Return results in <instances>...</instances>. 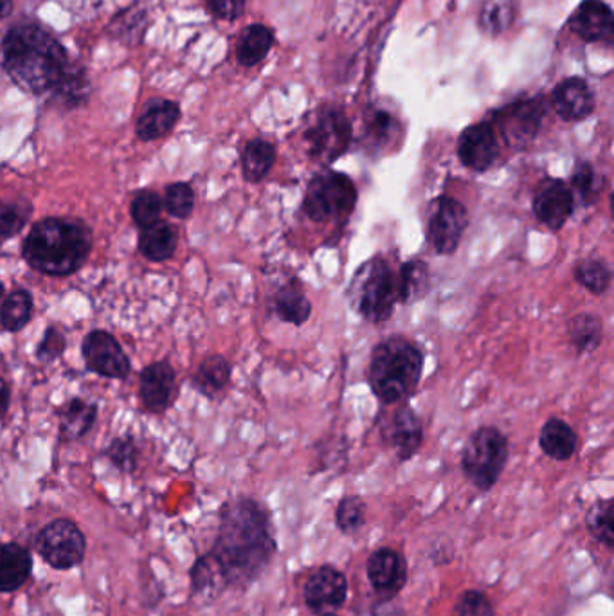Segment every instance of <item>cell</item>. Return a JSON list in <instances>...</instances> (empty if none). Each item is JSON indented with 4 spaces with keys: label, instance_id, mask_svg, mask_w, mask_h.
<instances>
[{
    "label": "cell",
    "instance_id": "obj_1",
    "mask_svg": "<svg viewBox=\"0 0 614 616\" xmlns=\"http://www.w3.org/2000/svg\"><path fill=\"white\" fill-rule=\"evenodd\" d=\"M276 553V539L268 508L254 500H235L221 508L217 559L227 586H249L262 575Z\"/></svg>",
    "mask_w": 614,
    "mask_h": 616
},
{
    "label": "cell",
    "instance_id": "obj_2",
    "mask_svg": "<svg viewBox=\"0 0 614 616\" xmlns=\"http://www.w3.org/2000/svg\"><path fill=\"white\" fill-rule=\"evenodd\" d=\"M2 64L13 83L30 94L55 91L69 67L60 42L36 24L16 25L5 35Z\"/></svg>",
    "mask_w": 614,
    "mask_h": 616
},
{
    "label": "cell",
    "instance_id": "obj_3",
    "mask_svg": "<svg viewBox=\"0 0 614 616\" xmlns=\"http://www.w3.org/2000/svg\"><path fill=\"white\" fill-rule=\"evenodd\" d=\"M91 249L92 233L83 222L49 216L33 224L22 244V256L35 271L64 278L81 269Z\"/></svg>",
    "mask_w": 614,
    "mask_h": 616
},
{
    "label": "cell",
    "instance_id": "obj_4",
    "mask_svg": "<svg viewBox=\"0 0 614 616\" xmlns=\"http://www.w3.org/2000/svg\"><path fill=\"white\" fill-rule=\"evenodd\" d=\"M423 351L403 336H389L372 351L368 384L378 401L391 406L406 401L417 391L423 371Z\"/></svg>",
    "mask_w": 614,
    "mask_h": 616
},
{
    "label": "cell",
    "instance_id": "obj_5",
    "mask_svg": "<svg viewBox=\"0 0 614 616\" xmlns=\"http://www.w3.org/2000/svg\"><path fill=\"white\" fill-rule=\"evenodd\" d=\"M348 300L364 321L372 325L386 323L398 301L397 276L389 269L388 261L383 258L364 261L353 275Z\"/></svg>",
    "mask_w": 614,
    "mask_h": 616
},
{
    "label": "cell",
    "instance_id": "obj_6",
    "mask_svg": "<svg viewBox=\"0 0 614 616\" xmlns=\"http://www.w3.org/2000/svg\"><path fill=\"white\" fill-rule=\"evenodd\" d=\"M357 199V188L346 173L325 170L308 182L303 211L316 224L346 222Z\"/></svg>",
    "mask_w": 614,
    "mask_h": 616
},
{
    "label": "cell",
    "instance_id": "obj_7",
    "mask_svg": "<svg viewBox=\"0 0 614 616\" xmlns=\"http://www.w3.org/2000/svg\"><path fill=\"white\" fill-rule=\"evenodd\" d=\"M509 461V440L498 427L484 426L468 438L462 455V471L479 491H490Z\"/></svg>",
    "mask_w": 614,
    "mask_h": 616
},
{
    "label": "cell",
    "instance_id": "obj_8",
    "mask_svg": "<svg viewBox=\"0 0 614 616\" xmlns=\"http://www.w3.org/2000/svg\"><path fill=\"white\" fill-rule=\"evenodd\" d=\"M305 139L310 156L328 165L344 156L352 145V123L339 109H322L305 132Z\"/></svg>",
    "mask_w": 614,
    "mask_h": 616
},
{
    "label": "cell",
    "instance_id": "obj_9",
    "mask_svg": "<svg viewBox=\"0 0 614 616\" xmlns=\"http://www.w3.org/2000/svg\"><path fill=\"white\" fill-rule=\"evenodd\" d=\"M36 548L47 564L56 570H69L86 557V537L80 528L67 519H56L41 531Z\"/></svg>",
    "mask_w": 614,
    "mask_h": 616
},
{
    "label": "cell",
    "instance_id": "obj_10",
    "mask_svg": "<svg viewBox=\"0 0 614 616\" xmlns=\"http://www.w3.org/2000/svg\"><path fill=\"white\" fill-rule=\"evenodd\" d=\"M468 227V211L453 197H440L431 204L428 240L439 255H453Z\"/></svg>",
    "mask_w": 614,
    "mask_h": 616
},
{
    "label": "cell",
    "instance_id": "obj_11",
    "mask_svg": "<svg viewBox=\"0 0 614 616\" xmlns=\"http://www.w3.org/2000/svg\"><path fill=\"white\" fill-rule=\"evenodd\" d=\"M81 356L87 368L106 379H125L130 373V361L116 337L105 331H94L83 339Z\"/></svg>",
    "mask_w": 614,
    "mask_h": 616
},
{
    "label": "cell",
    "instance_id": "obj_12",
    "mask_svg": "<svg viewBox=\"0 0 614 616\" xmlns=\"http://www.w3.org/2000/svg\"><path fill=\"white\" fill-rule=\"evenodd\" d=\"M544 109L537 100H524L498 112L499 134L512 148H526L535 139L543 121Z\"/></svg>",
    "mask_w": 614,
    "mask_h": 616
},
{
    "label": "cell",
    "instance_id": "obj_13",
    "mask_svg": "<svg viewBox=\"0 0 614 616\" xmlns=\"http://www.w3.org/2000/svg\"><path fill=\"white\" fill-rule=\"evenodd\" d=\"M575 195L568 182L548 177L534 193V215L549 231H560L573 215Z\"/></svg>",
    "mask_w": 614,
    "mask_h": 616
},
{
    "label": "cell",
    "instance_id": "obj_14",
    "mask_svg": "<svg viewBox=\"0 0 614 616\" xmlns=\"http://www.w3.org/2000/svg\"><path fill=\"white\" fill-rule=\"evenodd\" d=\"M348 595L346 576L333 567L314 571L305 584V602L314 613H333L343 606Z\"/></svg>",
    "mask_w": 614,
    "mask_h": 616
},
{
    "label": "cell",
    "instance_id": "obj_15",
    "mask_svg": "<svg viewBox=\"0 0 614 616\" xmlns=\"http://www.w3.org/2000/svg\"><path fill=\"white\" fill-rule=\"evenodd\" d=\"M499 156L498 134L490 123H476L462 132L458 157L468 170L487 171Z\"/></svg>",
    "mask_w": 614,
    "mask_h": 616
},
{
    "label": "cell",
    "instance_id": "obj_16",
    "mask_svg": "<svg viewBox=\"0 0 614 616\" xmlns=\"http://www.w3.org/2000/svg\"><path fill=\"white\" fill-rule=\"evenodd\" d=\"M368 579L373 590L384 596V601H391L402 592L408 581V564L402 553L394 548H380L368 559Z\"/></svg>",
    "mask_w": 614,
    "mask_h": 616
},
{
    "label": "cell",
    "instance_id": "obj_17",
    "mask_svg": "<svg viewBox=\"0 0 614 616\" xmlns=\"http://www.w3.org/2000/svg\"><path fill=\"white\" fill-rule=\"evenodd\" d=\"M177 377L168 361L151 362L139 377V399L145 410L162 413L172 404Z\"/></svg>",
    "mask_w": 614,
    "mask_h": 616
},
{
    "label": "cell",
    "instance_id": "obj_18",
    "mask_svg": "<svg viewBox=\"0 0 614 616\" xmlns=\"http://www.w3.org/2000/svg\"><path fill=\"white\" fill-rule=\"evenodd\" d=\"M613 11L604 0H584L569 22V30L585 42L613 41Z\"/></svg>",
    "mask_w": 614,
    "mask_h": 616
},
{
    "label": "cell",
    "instance_id": "obj_19",
    "mask_svg": "<svg viewBox=\"0 0 614 616\" xmlns=\"http://www.w3.org/2000/svg\"><path fill=\"white\" fill-rule=\"evenodd\" d=\"M552 105L560 120L569 123L585 120L594 111L593 91L588 86V81L582 78H568L560 86L555 87Z\"/></svg>",
    "mask_w": 614,
    "mask_h": 616
},
{
    "label": "cell",
    "instance_id": "obj_20",
    "mask_svg": "<svg viewBox=\"0 0 614 616\" xmlns=\"http://www.w3.org/2000/svg\"><path fill=\"white\" fill-rule=\"evenodd\" d=\"M389 444L400 461L411 460L420 451L423 444V424L414 410L403 406L395 413Z\"/></svg>",
    "mask_w": 614,
    "mask_h": 616
},
{
    "label": "cell",
    "instance_id": "obj_21",
    "mask_svg": "<svg viewBox=\"0 0 614 616\" xmlns=\"http://www.w3.org/2000/svg\"><path fill=\"white\" fill-rule=\"evenodd\" d=\"M179 117H181V109L175 101H148L145 111L137 120V136L141 141H147V143L167 137L175 128Z\"/></svg>",
    "mask_w": 614,
    "mask_h": 616
},
{
    "label": "cell",
    "instance_id": "obj_22",
    "mask_svg": "<svg viewBox=\"0 0 614 616\" xmlns=\"http://www.w3.org/2000/svg\"><path fill=\"white\" fill-rule=\"evenodd\" d=\"M30 551L10 542L0 547V593H13L24 586L31 575Z\"/></svg>",
    "mask_w": 614,
    "mask_h": 616
},
{
    "label": "cell",
    "instance_id": "obj_23",
    "mask_svg": "<svg viewBox=\"0 0 614 616\" xmlns=\"http://www.w3.org/2000/svg\"><path fill=\"white\" fill-rule=\"evenodd\" d=\"M577 433L562 418H549L539 433V447L552 460L566 461L577 451Z\"/></svg>",
    "mask_w": 614,
    "mask_h": 616
},
{
    "label": "cell",
    "instance_id": "obj_24",
    "mask_svg": "<svg viewBox=\"0 0 614 616\" xmlns=\"http://www.w3.org/2000/svg\"><path fill=\"white\" fill-rule=\"evenodd\" d=\"M274 312L280 320L302 326L312 316V303L305 296L299 281H288L274 296Z\"/></svg>",
    "mask_w": 614,
    "mask_h": 616
},
{
    "label": "cell",
    "instance_id": "obj_25",
    "mask_svg": "<svg viewBox=\"0 0 614 616\" xmlns=\"http://www.w3.org/2000/svg\"><path fill=\"white\" fill-rule=\"evenodd\" d=\"M177 229L168 222L159 221L141 229L139 251L150 261H167L177 251Z\"/></svg>",
    "mask_w": 614,
    "mask_h": 616
},
{
    "label": "cell",
    "instance_id": "obj_26",
    "mask_svg": "<svg viewBox=\"0 0 614 616\" xmlns=\"http://www.w3.org/2000/svg\"><path fill=\"white\" fill-rule=\"evenodd\" d=\"M231 381V365L226 357L212 356L204 359L198 366V370L193 376V388L207 396L215 399L221 391L229 387Z\"/></svg>",
    "mask_w": 614,
    "mask_h": 616
},
{
    "label": "cell",
    "instance_id": "obj_27",
    "mask_svg": "<svg viewBox=\"0 0 614 616\" xmlns=\"http://www.w3.org/2000/svg\"><path fill=\"white\" fill-rule=\"evenodd\" d=\"M60 416V436L64 440H78L89 433L96 422L98 407L83 399H72L58 411Z\"/></svg>",
    "mask_w": 614,
    "mask_h": 616
},
{
    "label": "cell",
    "instance_id": "obj_28",
    "mask_svg": "<svg viewBox=\"0 0 614 616\" xmlns=\"http://www.w3.org/2000/svg\"><path fill=\"white\" fill-rule=\"evenodd\" d=\"M274 46V33L263 24H252L240 35L237 46V58L242 66H258L265 60L269 51Z\"/></svg>",
    "mask_w": 614,
    "mask_h": 616
},
{
    "label": "cell",
    "instance_id": "obj_29",
    "mask_svg": "<svg viewBox=\"0 0 614 616\" xmlns=\"http://www.w3.org/2000/svg\"><path fill=\"white\" fill-rule=\"evenodd\" d=\"M398 301L411 305L423 300L429 292V267L422 260H409L403 264L397 276Z\"/></svg>",
    "mask_w": 614,
    "mask_h": 616
},
{
    "label": "cell",
    "instance_id": "obj_30",
    "mask_svg": "<svg viewBox=\"0 0 614 616\" xmlns=\"http://www.w3.org/2000/svg\"><path fill=\"white\" fill-rule=\"evenodd\" d=\"M276 163V148L265 139H251L243 146L242 173L247 182H262Z\"/></svg>",
    "mask_w": 614,
    "mask_h": 616
},
{
    "label": "cell",
    "instance_id": "obj_31",
    "mask_svg": "<svg viewBox=\"0 0 614 616\" xmlns=\"http://www.w3.org/2000/svg\"><path fill=\"white\" fill-rule=\"evenodd\" d=\"M398 120L386 109H372L364 117V143L372 150H383L397 139Z\"/></svg>",
    "mask_w": 614,
    "mask_h": 616
},
{
    "label": "cell",
    "instance_id": "obj_32",
    "mask_svg": "<svg viewBox=\"0 0 614 616\" xmlns=\"http://www.w3.org/2000/svg\"><path fill=\"white\" fill-rule=\"evenodd\" d=\"M566 334L575 350L579 354H591L602 343L604 328H602V321L593 314H579L568 321Z\"/></svg>",
    "mask_w": 614,
    "mask_h": 616
},
{
    "label": "cell",
    "instance_id": "obj_33",
    "mask_svg": "<svg viewBox=\"0 0 614 616\" xmlns=\"http://www.w3.org/2000/svg\"><path fill=\"white\" fill-rule=\"evenodd\" d=\"M193 592L202 598H215L227 586L226 575L217 559L209 556L198 559L192 571Z\"/></svg>",
    "mask_w": 614,
    "mask_h": 616
},
{
    "label": "cell",
    "instance_id": "obj_34",
    "mask_svg": "<svg viewBox=\"0 0 614 616\" xmlns=\"http://www.w3.org/2000/svg\"><path fill=\"white\" fill-rule=\"evenodd\" d=\"M33 298L25 289L11 291L0 305V325L8 332H19L31 320Z\"/></svg>",
    "mask_w": 614,
    "mask_h": 616
},
{
    "label": "cell",
    "instance_id": "obj_35",
    "mask_svg": "<svg viewBox=\"0 0 614 616\" xmlns=\"http://www.w3.org/2000/svg\"><path fill=\"white\" fill-rule=\"evenodd\" d=\"M611 278H613L611 269L602 260L585 258L575 267V280L579 281V285L584 287L585 291L593 292L596 296H602L610 291Z\"/></svg>",
    "mask_w": 614,
    "mask_h": 616
},
{
    "label": "cell",
    "instance_id": "obj_36",
    "mask_svg": "<svg viewBox=\"0 0 614 616\" xmlns=\"http://www.w3.org/2000/svg\"><path fill=\"white\" fill-rule=\"evenodd\" d=\"M33 205L25 199H13V201L0 204V242L10 240L24 229L30 222Z\"/></svg>",
    "mask_w": 614,
    "mask_h": 616
},
{
    "label": "cell",
    "instance_id": "obj_37",
    "mask_svg": "<svg viewBox=\"0 0 614 616\" xmlns=\"http://www.w3.org/2000/svg\"><path fill=\"white\" fill-rule=\"evenodd\" d=\"M614 503L613 500H600L591 506L585 517V525L591 536L607 548L614 547Z\"/></svg>",
    "mask_w": 614,
    "mask_h": 616
},
{
    "label": "cell",
    "instance_id": "obj_38",
    "mask_svg": "<svg viewBox=\"0 0 614 616\" xmlns=\"http://www.w3.org/2000/svg\"><path fill=\"white\" fill-rule=\"evenodd\" d=\"M162 210H164V202L161 195L151 190L137 191L130 202L132 221L136 222L139 229L154 226L161 221Z\"/></svg>",
    "mask_w": 614,
    "mask_h": 616
},
{
    "label": "cell",
    "instance_id": "obj_39",
    "mask_svg": "<svg viewBox=\"0 0 614 616\" xmlns=\"http://www.w3.org/2000/svg\"><path fill=\"white\" fill-rule=\"evenodd\" d=\"M514 19L512 0H489L481 10V27L490 35H498L501 31L509 30Z\"/></svg>",
    "mask_w": 614,
    "mask_h": 616
},
{
    "label": "cell",
    "instance_id": "obj_40",
    "mask_svg": "<svg viewBox=\"0 0 614 616\" xmlns=\"http://www.w3.org/2000/svg\"><path fill=\"white\" fill-rule=\"evenodd\" d=\"M569 188L579 193L582 202L591 204V202L596 201V197L604 190V179L594 171L590 163H579V165L575 166Z\"/></svg>",
    "mask_w": 614,
    "mask_h": 616
},
{
    "label": "cell",
    "instance_id": "obj_41",
    "mask_svg": "<svg viewBox=\"0 0 614 616\" xmlns=\"http://www.w3.org/2000/svg\"><path fill=\"white\" fill-rule=\"evenodd\" d=\"M162 202H164V208L170 215L184 221L192 215L193 208H195V191L187 182H173L164 191Z\"/></svg>",
    "mask_w": 614,
    "mask_h": 616
},
{
    "label": "cell",
    "instance_id": "obj_42",
    "mask_svg": "<svg viewBox=\"0 0 614 616\" xmlns=\"http://www.w3.org/2000/svg\"><path fill=\"white\" fill-rule=\"evenodd\" d=\"M366 522V503L359 496H346L339 502L336 525L343 534L357 531Z\"/></svg>",
    "mask_w": 614,
    "mask_h": 616
},
{
    "label": "cell",
    "instance_id": "obj_43",
    "mask_svg": "<svg viewBox=\"0 0 614 616\" xmlns=\"http://www.w3.org/2000/svg\"><path fill=\"white\" fill-rule=\"evenodd\" d=\"M89 83H87L86 76L80 69L75 67H67L66 75L61 78L60 83L55 87V92L64 103L69 107H78L83 103L89 92Z\"/></svg>",
    "mask_w": 614,
    "mask_h": 616
},
{
    "label": "cell",
    "instance_id": "obj_44",
    "mask_svg": "<svg viewBox=\"0 0 614 616\" xmlns=\"http://www.w3.org/2000/svg\"><path fill=\"white\" fill-rule=\"evenodd\" d=\"M106 457L111 458L112 463L125 472H132L137 466V447L132 436H122L112 441L106 449Z\"/></svg>",
    "mask_w": 614,
    "mask_h": 616
},
{
    "label": "cell",
    "instance_id": "obj_45",
    "mask_svg": "<svg viewBox=\"0 0 614 616\" xmlns=\"http://www.w3.org/2000/svg\"><path fill=\"white\" fill-rule=\"evenodd\" d=\"M454 616H493V607L484 593L468 590L456 602Z\"/></svg>",
    "mask_w": 614,
    "mask_h": 616
},
{
    "label": "cell",
    "instance_id": "obj_46",
    "mask_svg": "<svg viewBox=\"0 0 614 616\" xmlns=\"http://www.w3.org/2000/svg\"><path fill=\"white\" fill-rule=\"evenodd\" d=\"M66 350V337L55 326H49L42 337L41 345L36 348V357L42 362H53Z\"/></svg>",
    "mask_w": 614,
    "mask_h": 616
},
{
    "label": "cell",
    "instance_id": "obj_47",
    "mask_svg": "<svg viewBox=\"0 0 614 616\" xmlns=\"http://www.w3.org/2000/svg\"><path fill=\"white\" fill-rule=\"evenodd\" d=\"M206 8L215 19L237 21L246 10V0H204Z\"/></svg>",
    "mask_w": 614,
    "mask_h": 616
},
{
    "label": "cell",
    "instance_id": "obj_48",
    "mask_svg": "<svg viewBox=\"0 0 614 616\" xmlns=\"http://www.w3.org/2000/svg\"><path fill=\"white\" fill-rule=\"evenodd\" d=\"M357 616H406V613L402 607L391 601H380L364 607L357 613Z\"/></svg>",
    "mask_w": 614,
    "mask_h": 616
},
{
    "label": "cell",
    "instance_id": "obj_49",
    "mask_svg": "<svg viewBox=\"0 0 614 616\" xmlns=\"http://www.w3.org/2000/svg\"><path fill=\"white\" fill-rule=\"evenodd\" d=\"M10 387L5 384L4 379H0V418L5 415V411L10 407Z\"/></svg>",
    "mask_w": 614,
    "mask_h": 616
},
{
    "label": "cell",
    "instance_id": "obj_50",
    "mask_svg": "<svg viewBox=\"0 0 614 616\" xmlns=\"http://www.w3.org/2000/svg\"><path fill=\"white\" fill-rule=\"evenodd\" d=\"M13 10V0H0V21L10 15Z\"/></svg>",
    "mask_w": 614,
    "mask_h": 616
},
{
    "label": "cell",
    "instance_id": "obj_51",
    "mask_svg": "<svg viewBox=\"0 0 614 616\" xmlns=\"http://www.w3.org/2000/svg\"><path fill=\"white\" fill-rule=\"evenodd\" d=\"M5 291L4 285H2V281H0V305H2V301H4Z\"/></svg>",
    "mask_w": 614,
    "mask_h": 616
},
{
    "label": "cell",
    "instance_id": "obj_52",
    "mask_svg": "<svg viewBox=\"0 0 614 616\" xmlns=\"http://www.w3.org/2000/svg\"><path fill=\"white\" fill-rule=\"evenodd\" d=\"M321 616H338L336 613H322Z\"/></svg>",
    "mask_w": 614,
    "mask_h": 616
}]
</instances>
